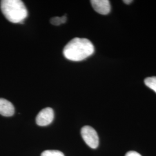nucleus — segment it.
Wrapping results in <instances>:
<instances>
[{
	"instance_id": "obj_1",
	"label": "nucleus",
	"mask_w": 156,
	"mask_h": 156,
	"mask_svg": "<svg viewBox=\"0 0 156 156\" xmlns=\"http://www.w3.org/2000/svg\"><path fill=\"white\" fill-rule=\"evenodd\" d=\"M94 52V46L86 38H75L63 49L64 57L71 61L80 62L87 58Z\"/></svg>"
},
{
	"instance_id": "obj_2",
	"label": "nucleus",
	"mask_w": 156,
	"mask_h": 156,
	"mask_svg": "<svg viewBox=\"0 0 156 156\" xmlns=\"http://www.w3.org/2000/svg\"><path fill=\"white\" fill-rule=\"evenodd\" d=\"M1 9L6 19L13 23H23L28 15L27 8L20 0H2Z\"/></svg>"
},
{
	"instance_id": "obj_3",
	"label": "nucleus",
	"mask_w": 156,
	"mask_h": 156,
	"mask_svg": "<svg viewBox=\"0 0 156 156\" xmlns=\"http://www.w3.org/2000/svg\"><path fill=\"white\" fill-rule=\"evenodd\" d=\"M81 135L85 143L92 149H96L99 145V138L94 128L89 126L81 129Z\"/></svg>"
},
{
	"instance_id": "obj_4",
	"label": "nucleus",
	"mask_w": 156,
	"mask_h": 156,
	"mask_svg": "<svg viewBox=\"0 0 156 156\" xmlns=\"http://www.w3.org/2000/svg\"><path fill=\"white\" fill-rule=\"evenodd\" d=\"M54 119V111L51 108L42 109L36 117V123L39 126H46L52 123Z\"/></svg>"
},
{
	"instance_id": "obj_5",
	"label": "nucleus",
	"mask_w": 156,
	"mask_h": 156,
	"mask_svg": "<svg viewBox=\"0 0 156 156\" xmlns=\"http://www.w3.org/2000/svg\"><path fill=\"white\" fill-rule=\"evenodd\" d=\"M90 2L93 9L100 14L105 15L111 11V4L108 0H92Z\"/></svg>"
},
{
	"instance_id": "obj_6",
	"label": "nucleus",
	"mask_w": 156,
	"mask_h": 156,
	"mask_svg": "<svg viewBox=\"0 0 156 156\" xmlns=\"http://www.w3.org/2000/svg\"><path fill=\"white\" fill-rule=\"evenodd\" d=\"M15 113V107L11 102L4 98H0V115L11 117Z\"/></svg>"
},
{
	"instance_id": "obj_7",
	"label": "nucleus",
	"mask_w": 156,
	"mask_h": 156,
	"mask_svg": "<svg viewBox=\"0 0 156 156\" xmlns=\"http://www.w3.org/2000/svg\"><path fill=\"white\" fill-rule=\"evenodd\" d=\"M145 84L147 87L156 93V76H151L146 78Z\"/></svg>"
},
{
	"instance_id": "obj_8",
	"label": "nucleus",
	"mask_w": 156,
	"mask_h": 156,
	"mask_svg": "<svg viewBox=\"0 0 156 156\" xmlns=\"http://www.w3.org/2000/svg\"><path fill=\"white\" fill-rule=\"evenodd\" d=\"M67 20L66 15H64L62 17H53L50 19V22L51 24L54 26H59L66 22Z\"/></svg>"
},
{
	"instance_id": "obj_9",
	"label": "nucleus",
	"mask_w": 156,
	"mask_h": 156,
	"mask_svg": "<svg viewBox=\"0 0 156 156\" xmlns=\"http://www.w3.org/2000/svg\"><path fill=\"white\" fill-rule=\"evenodd\" d=\"M41 156H64V154L60 151L47 150L43 151Z\"/></svg>"
},
{
	"instance_id": "obj_10",
	"label": "nucleus",
	"mask_w": 156,
	"mask_h": 156,
	"mask_svg": "<svg viewBox=\"0 0 156 156\" xmlns=\"http://www.w3.org/2000/svg\"><path fill=\"white\" fill-rule=\"evenodd\" d=\"M125 156H142L139 153L135 151H129L126 153Z\"/></svg>"
},
{
	"instance_id": "obj_11",
	"label": "nucleus",
	"mask_w": 156,
	"mask_h": 156,
	"mask_svg": "<svg viewBox=\"0 0 156 156\" xmlns=\"http://www.w3.org/2000/svg\"><path fill=\"white\" fill-rule=\"evenodd\" d=\"M125 4H130V3H131L132 2H133V1H131V0H124V1H123Z\"/></svg>"
}]
</instances>
